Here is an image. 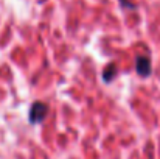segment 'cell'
<instances>
[{"label": "cell", "instance_id": "obj_2", "mask_svg": "<svg viewBox=\"0 0 160 159\" xmlns=\"http://www.w3.org/2000/svg\"><path fill=\"white\" fill-rule=\"evenodd\" d=\"M135 70L142 77H148L151 73V61L146 56H138L135 61Z\"/></svg>", "mask_w": 160, "mask_h": 159}, {"label": "cell", "instance_id": "obj_1", "mask_svg": "<svg viewBox=\"0 0 160 159\" xmlns=\"http://www.w3.org/2000/svg\"><path fill=\"white\" fill-rule=\"evenodd\" d=\"M47 112H48V106L45 103H34L31 106V111H30V122L31 123L42 122L45 119Z\"/></svg>", "mask_w": 160, "mask_h": 159}, {"label": "cell", "instance_id": "obj_3", "mask_svg": "<svg viewBox=\"0 0 160 159\" xmlns=\"http://www.w3.org/2000/svg\"><path fill=\"white\" fill-rule=\"evenodd\" d=\"M113 75H115V73H113V66H109L106 70H104V80H106V81H110V80L113 78Z\"/></svg>", "mask_w": 160, "mask_h": 159}]
</instances>
